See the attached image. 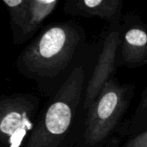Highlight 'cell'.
I'll return each instance as SVG.
<instances>
[{"instance_id":"5b68a950","label":"cell","mask_w":147,"mask_h":147,"mask_svg":"<svg viewBox=\"0 0 147 147\" xmlns=\"http://www.w3.org/2000/svg\"><path fill=\"white\" fill-rule=\"evenodd\" d=\"M121 34V25L109 26L96 64L86 85L83 108L85 112L92 106L106 84L113 78L118 64Z\"/></svg>"},{"instance_id":"7c38bea8","label":"cell","mask_w":147,"mask_h":147,"mask_svg":"<svg viewBox=\"0 0 147 147\" xmlns=\"http://www.w3.org/2000/svg\"><path fill=\"white\" fill-rule=\"evenodd\" d=\"M139 121H142V123H143L142 125H144V126H145V124H146L147 125V111L145 113V114H144V115H143V116H142V117H141V118H140V120H139L135 124H134L133 126H134V127H135V126L139 123Z\"/></svg>"},{"instance_id":"52a82bcc","label":"cell","mask_w":147,"mask_h":147,"mask_svg":"<svg viewBox=\"0 0 147 147\" xmlns=\"http://www.w3.org/2000/svg\"><path fill=\"white\" fill-rule=\"evenodd\" d=\"M121 0H73L66 1L64 11L67 15L83 17H99L109 26H120L122 16Z\"/></svg>"},{"instance_id":"30bf717a","label":"cell","mask_w":147,"mask_h":147,"mask_svg":"<svg viewBox=\"0 0 147 147\" xmlns=\"http://www.w3.org/2000/svg\"><path fill=\"white\" fill-rule=\"evenodd\" d=\"M122 147H147V129L130 138Z\"/></svg>"},{"instance_id":"6da1fadb","label":"cell","mask_w":147,"mask_h":147,"mask_svg":"<svg viewBox=\"0 0 147 147\" xmlns=\"http://www.w3.org/2000/svg\"><path fill=\"white\" fill-rule=\"evenodd\" d=\"M84 29L73 21L44 27L21 52L16 62L19 73L52 96L66 80L85 47Z\"/></svg>"},{"instance_id":"8fae6325","label":"cell","mask_w":147,"mask_h":147,"mask_svg":"<svg viewBox=\"0 0 147 147\" xmlns=\"http://www.w3.org/2000/svg\"><path fill=\"white\" fill-rule=\"evenodd\" d=\"M147 111V84L146 88L144 89L142 94H141V98H140V104L137 108L134 118V124H135L143 115ZM133 124V125H134Z\"/></svg>"},{"instance_id":"8992f818","label":"cell","mask_w":147,"mask_h":147,"mask_svg":"<svg viewBox=\"0 0 147 147\" xmlns=\"http://www.w3.org/2000/svg\"><path fill=\"white\" fill-rule=\"evenodd\" d=\"M118 65L129 69L147 65V25L135 16H127L121 26Z\"/></svg>"},{"instance_id":"ba28073f","label":"cell","mask_w":147,"mask_h":147,"mask_svg":"<svg viewBox=\"0 0 147 147\" xmlns=\"http://www.w3.org/2000/svg\"><path fill=\"white\" fill-rule=\"evenodd\" d=\"M57 0H28V14L27 22L21 35L19 44L32 39L41 28L45 20L57 8Z\"/></svg>"},{"instance_id":"277c9868","label":"cell","mask_w":147,"mask_h":147,"mask_svg":"<svg viewBox=\"0 0 147 147\" xmlns=\"http://www.w3.org/2000/svg\"><path fill=\"white\" fill-rule=\"evenodd\" d=\"M40 99L30 93L3 96L0 100L2 147H25L40 115Z\"/></svg>"},{"instance_id":"7a4b0ae2","label":"cell","mask_w":147,"mask_h":147,"mask_svg":"<svg viewBox=\"0 0 147 147\" xmlns=\"http://www.w3.org/2000/svg\"><path fill=\"white\" fill-rule=\"evenodd\" d=\"M86 72L77 65L62 85L40 110L25 147H70L78 133V118L84 110Z\"/></svg>"},{"instance_id":"9c48e42d","label":"cell","mask_w":147,"mask_h":147,"mask_svg":"<svg viewBox=\"0 0 147 147\" xmlns=\"http://www.w3.org/2000/svg\"><path fill=\"white\" fill-rule=\"evenodd\" d=\"M10 17L14 43L18 45L21 35L27 22L28 14V0H3Z\"/></svg>"},{"instance_id":"3957f363","label":"cell","mask_w":147,"mask_h":147,"mask_svg":"<svg viewBox=\"0 0 147 147\" xmlns=\"http://www.w3.org/2000/svg\"><path fill=\"white\" fill-rule=\"evenodd\" d=\"M134 93V85L121 84L114 78L109 81L85 112L77 147L104 146L127 113Z\"/></svg>"}]
</instances>
